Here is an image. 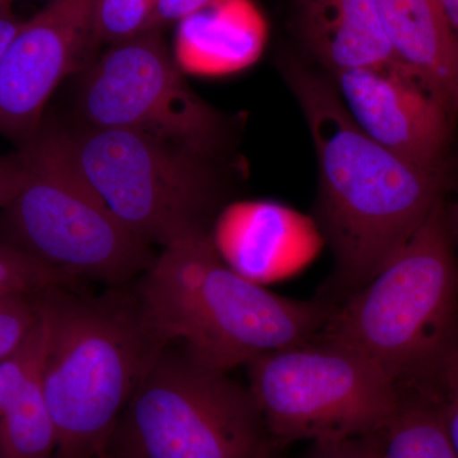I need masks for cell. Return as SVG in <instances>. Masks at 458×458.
<instances>
[{
  "label": "cell",
  "mask_w": 458,
  "mask_h": 458,
  "mask_svg": "<svg viewBox=\"0 0 458 458\" xmlns=\"http://www.w3.org/2000/svg\"><path fill=\"white\" fill-rule=\"evenodd\" d=\"M396 59L458 119V35L438 0H376Z\"/></svg>",
  "instance_id": "13"
},
{
  "label": "cell",
  "mask_w": 458,
  "mask_h": 458,
  "mask_svg": "<svg viewBox=\"0 0 458 458\" xmlns=\"http://www.w3.org/2000/svg\"><path fill=\"white\" fill-rule=\"evenodd\" d=\"M38 316L40 295L0 298V360L23 342Z\"/></svg>",
  "instance_id": "20"
},
{
  "label": "cell",
  "mask_w": 458,
  "mask_h": 458,
  "mask_svg": "<svg viewBox=\"0 0 458 458\" xmlns=\"http://www.w3.org/2000/svg\"><path fill=\"white\" fill-rule=\"evenodd\" d=\"M401 394L399 410L379 434V458H457L433 394L423 388Z\"/></svg>",
  "instance_id": "15"
},
{
  "label": "cell",
  "mask_w": 458,
  "mask_h": 458,
  "mask_svg": "<svg viewBox=\"0 0 458 458\" xmlns=\"http://www.w3.org/2000/svg\"><path fill=\"white\" fill-rule=\"evenodd\" d=\"M47 322L40 316L23 342L0 360V415L40 375L47 351Z\"/></svg>",
  "instance_id": "18"
},
{
  "label": "cell",
  "mask_w": 458,
  "mask_h": 458,
  "mask_svg": "<svg viewBox=\"0 0 458 458\" xmlns=\"http://www.w3.org/2000/svg\"><path fill=\"white\" fill-rule=\"evenodd\" d=\"M271 443L249 387L167 343L135 388L106 451L123 458H256Z\"/></svg>",
  "instance_id": "6"
},
{
  "label": "cell",
  "mask_w": 458,
  "mask_h": 458,
  "mask_svg": "<svg viewBox=\"0 0 458 458\" xmlns=\"http://www.w3.org/2000/svg\"><path fill=\"white\" fill-rule=\"evenodd\" d=\"M279 448L280 447L278 445H276V443H271L269 447H267V450L262 452L260 456L256 457V458H279L278 457Z\"/></svg>",
  "instance_id": "28"
},
{
  "label": "cell",
  "mask_w": 458,
  "mask_h": 458,
  "mask_svg": "<svg viewBox=\"0 0 458 458\" xmlns=\"http://www.w3.org/2000/svg\"><path fill=\"white\" fill-rule=\"evenodd\" d=\"M330 78L352 119L377 143L430 170L454 165L458 119L409 72L363 68Z\"/></svg>",
  "instance_id": "11"
},
{
  "label": "cell",
  "mask_w": 458,
  "mask_h": 458,
  "mask_svg": "<svg viewBox=\"0 0 458 458\" xmlns=\"http://www.w3.org/2000/svg\"><path fill=\"white\" fill-rule=\"evenodd\" d=\"M25 180V165L18 152L0 156V210L17 197Z\"/></svg>",
  "instance_id": "23"
},
{
  "label": "cell",
  "mask_w": 458,
  "mask_h": 458,
  "mask_svg": "<svg viewBox=\"0 0 458 458\" xmlns=\"http://www.w3.org/2000/svg\"><path fill=\"white\" fill-rule=\"evenodd\" d=\"M135 300L162 342L227 373L267 352L311 342L336 307L325 298L271 293L241 276L219 255L212 231L165 247L143 274Z\"/></svg>",
  "instance_id": "2"
},
{
  "label": "cell",
  "mask_w": 458,
  "mask_h": 458,
  "mask_svg": "<svg viewBox=\"0 0 458 458\" xmlns=\"http://www.w3.org/2000/svg\"><path fill=\"white\" fill-rule=\"evenodd\" d=\"M98 458H123L122 456H119V454H114L113 452H105V454H102L101 456Z\"/></svg>",
  "instance_id": "29"
},
{
  "label": "cell",
  "mask_w": 458,
  "mask_h": 458,
  "mask_svg": "<svg viewBox=\"0 0 458 458\" xmlns=\"http://www.w3.org/2000/svg\"><path fill=\"white\" fill-rule=\"evenodd\" d=\"M302 458H379L378 436L312 442Z\"/></svg>",
  "instance_id": "22"
},
{
  "label": "cell",
  "mask_w": 458,
  "mask_h": 458,
  "mask_svg": "<svg viewBox=\"0 0 458 458\" xmlns=\"http://www.w3.org/2000/svg\"><path fill=\"white\" fill-rule=\"evenodd\" d=\"M47 322L42 390L56 458H98L135 388L165 344L137 300L87 298L66 286L40 295Z\"/></svg>",
  "instance_id": "3"
},
{
  "label": "cell",
  "mask_w": 458,
  "mask_h": 458,
  "mask_svg": "<svg viewBox=\"0 0 458 458\" xmlns=\"http://www.w3.org/2000/svg\"><path fill=\"white\" fill-rule=\"evenodd\" d=\"M255 30L243 0H213L180 21L174 60L182 72L236 66L251 55Z\"/></svg>",
  "instance_id": "14"
},
{
  "label": "cell",
  "mask_w": 458,
  "mask_h": 458,
  "mask_svg": "<svg viewBox=\"0 0 458 458\" xmlns=\"http://www.w3.org/2000/svg\"><path fill=\"white\" fill-rule=\"evenodd\" d=\"M26 168L22 189L0 210V240L68 278L122 285L146 273L155 256L84 180L64 129L42 122L17 150Z\"/></svg>",
  "instance_id": "5"
},
{
  "label": "cell",
  "mask_w": 458,
  "mask_h": 458,
  "mask_svg": "<svg viewBox=\"0 0 458 458\" xmlns=\"http://www.w3.org/2000/svg\"><path fill=\"white\" fill-rule=\"evenodd\" d=\"M72 280L23 250L0 240V298L38 297L51 289L69 286Z\"/></svg>",
  "instance_id": "17"
},
{
  "label": "cell",
  "mask_w": 458,
  "mask_h": 458,
  "mask_svg": "<svg viewBox=\"0 0 458 458\" xmlns=\"http://www.w3.org/2000/svg\"><path fill=\"white\" fill-rule=\"evenodd\" d=\"M158 0H98L95 9V41L117 44L150 30Z\"/></svg>",
  "instance_id": "19"
},
{
  "label": "cell",
  "mask_w": 458,
  "mask_h": 458,
  "mask_svg": "<svg viewBox=\"0 0 458 458\" xmlns=\"http://www.w3.org/2000/svg\"><path fill=\"white\" fill-rule=\"evenodd\" d=\"M84 71L78 101L89 126L143 132L205 156L221 147V114L190 89L162 29L111 45Z\"/></svg>",
  "instance_id": "9"
},
{
  "label": "cell",
  "mask_w": 458,
  "mask_h": 458,
  "mask_svg": "<svg viewBox=\"0 0 458 458\" xmlns=\"http://www.w3.org/2000/svg\"><path fill=\"white\" fill-rule=\"evenodd\" d=\"M426 387L441 405L445 428L458 458V346L445 358Z\"/></svg>",
  "instance_id": "21"
},
{
  "label": "cell",
  "mask_w": 458,
  "mask_h": 458,
  "mask_svg": "<svg viewBox=\"0 0 458 458\" xmlns=\"http://www.w3.org/2000/svg\"><path fill=\"white\" fill-rule=\"evenodd\" d=\"M452 171H454V174H456V181L458 182V161H454ZM445 209H447L448 222H450L452 237H454V249H456L458 259V199L456 203L452 205V207H448V205L445 204Z\"/></svg>",
  "instance_id": "26"
},
{
  "label": "cell",
  "mask_w": 458,
  "mask_h": 458,
  "mask_svg": "<svg viewBox=\"0 0 458 458\" xmlns=\"http://www.w3.org/2000/svg\"><path fill=\"white\" fill-rule=\"evenodd\" d=\"M84 180L148 243L165 247L210 231L219 183L212 156L123 129L66 131Z\"/></svg>",
  "instance_id": "8"
},
{
  "label": "cell",
  "mask_w": 458,
  "mask_h": 458,
  "mask_svg": "<svg viewBox=\"0 0 458 458\" xmlns=\"http://www.w3.org/2000/svg\"><path fill=\"white\" fill-rule=\"evenodd\" d=\"M318 337L372 361L399 390L427 384L458 346V259L445 199Z\"/></svg>",
  "instance_id": "4"
},
{
  "label": "cell",
  "mask_w": 458,
  "mask_h": 458,
  "mask_svg": "<svg viewBox=\"0 0 458 458\" xmlns=\"http://www.w3.org/2000/svg\"><path fill=\"white\" fill-rule=\"evenodd\" d=\"M246 367L249 390L279 447L378 436L403 399L372 361L318 336L262 354Z\"/></svg>",
  "instance_id": "7"
},
{
  "label": "cell",
  "mask_w": 458,
  "mask_h": 458,
  "mask_svg": "<svg viewBox=\"0 0 458 458\" xmlns=\"http://www.w3.org/2000/svg\"><path fill=\"white\" fill-rule=\"evenodd\" d=\"M293 27L307 62L330 77L363 68L406 71L388 42L376 0H294Z\"/></svg>",
  "instance_id": "12"
},
{
  "label": "cell",
  "mask_w": 458,
  "mask_h": 458,
  "mask_svg": "<svg viewBox=\"0 0 458 458\" xmlns=\"http://www.w3.org/2000/svg\"><path fill=\"white\" fill-rule=\"evenodd\" d=\"M318 159L315 218L334 258V301L369 283L414 236L452 182L369 138L344 106L333 81L306 59L280 62Z\"/></svg>",
  "instance_id": "1"
},
{
  "label": "cell",
  "mask_w": 458,
  "mask_h": 458,
  "mask_svg": "<svg viewBox=\"0 0 458 458\" xmlns=\"http://www.w3.org/2000/svg\"><path fill=\"white\" fill-rule=\"evenodd\" d=\"M458 35V0H438Z\"/></svg>",
  "instance_id": "27"
},
{
  "label": "cell",
  "mask_w": 458,
  "mask_h": 458,
  "mask_svg": "<svg viewBox=\"0 0 458 458\" xmlns=\"http://www.w3.org/2000/svg\"><path fill=\"white\" fill-rule=\"evenodd\" d=\"M213 0H158L150 21V30L164 29L171 22H180Z\"/></svg>",
  "instance_id": "24"
},
{
  "label": "cell",
  "mask_w": 458,
  "mask_h": 458,
  "mask_svg": "<svg viewBox=\"0 0 458 458\" xmlns=\"http://www.w3.org/2000/svg\"><path fill=\"white\" fill-rule=\"evenodd\" d=\"M98 0H50L23 21L0 59V135L25 144L44 122L54 90L69 74L84 71L98 49Z\"/></svg>",
  "instance_id": "10"
},
{
  "label": "cell",
  "mask_w": 458,
  "mask_h": 458,
  "mask_svg": "<svg viewBox=\"0 0 458 458\" xmlns=\"http://www.w3.org/2000/svg\"><path fill=\"white\" fill-rule=\"evenodd\" d=\"M22 23L23 21L14 14L12 4L0 2V59Z\"/></svg>",
  "instance_id": "25"
},
{
  "label": "cell",
  "mask_w": 458,
  "mask_h": 458,
  "mask_svg": "<svg viewBox=\"0 0 458 458\" xmlns=\"http://www.w3.org/2000/svg\"><path fill=\"white\" fill-rule=\"evenodd\" d=\"M42 370L0 415V458H56L57 437L44 390Z\"/></svg>",
  "instance_id": "16"
}]
</instances>
